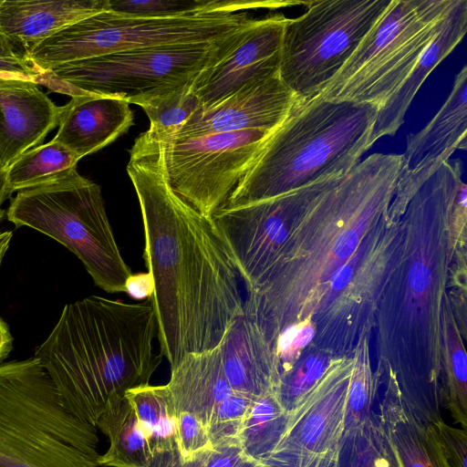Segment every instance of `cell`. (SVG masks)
Returning <instances> with one entry per match:
<instances>
[{"instance_id":"1","label":"cell","mask_w":467,"mask_h":467,"mask_svg":"<svg viewBox=\"0 0 467 467\" xmlns=\"http://www.w3.org/2000/svg\"><path fill=\"white\" fill-rule=\"evenodd\" d=\"M401 155L373 153L297 211L274 265L245 290L244 313L270 339L317 323L365 286L392 241Z\"/></svg>"},{"instance_id":"2","label":"cell","mask_w":467,"mask_h":467,"mask_svg":"<svg viewBox=\"0 0 467 467\" xmlns=\"http://www.w3.org/2000/svg\"><path fill=\"white\" fill-rule=\"evenodd\" d=\"M127 172L144 229V260L154 283L150 297L160 354L173 368L185 356L218 346L244 313L235 260L210 216L170 187L161 141L141 133Z\"/></svg>"},{"instance_id":"3","label":"cell","mask_w":467,"mask_h":467,"mask_svg":"<svg viewBox=\"0 0 467 467\" xmlns=\"http://www.w3.org/2000/svg\"><path fill=\"white\" fill-rule=\"evenodd\" d=\"M455 192L451 182L432 177L410 200L384 284L389 288L380 294L399 304L380 323V368L407 397L429 396L441 386L442 293L458 244L452 231Z\"/></svg>"},{"instance_id":"4","label":"cell","mask_w":467,"mask_h":467,"mask_svg":"<svg viewBox=\"0 0 467 467\" xmlns=\"http://www.w3.org/2000/svg\"><path fill=\"white\" fill-rule=\"evenodd\" d=\"M150 298L140 303L90 296L64 306L34 358L52 379L65 407L96 427L128 390L146 386L161 355Z\"/></svg>"},{"instance_id":"5","label":"cell","mask_w":467,"mask_h":467,"mask_svg":"<svg viewBox=\"0 0 467 467\" xmlns=\"http://www.w3.org/2000/svg\"><path fill=\"white\" fill-rule=\"evenodd\" d=\"M378 108L317 96L297 101L222 206L235 208L351 171L374 144Z\"/></svg>"},{"instance_id":"6","label":"cell","mask_w":467,"mask_h":467,"mask_svg":"<svg viewBox=\"0 0 467 467\" xmlns=\"http://www.w3.org/2000/svg\"><path fill=\"white\" fill-rule=\"evenodd\" d=\"M98 445L36 358L0 363V467H100Z\"/></svg>"},{"instance_id":"7","label":"cell","mask_w":467,"mask_h":467,"mask_svg":"<svg viewBox=\"0 0 467 467\" xmlns=\"http://www.w3.org/2000/svg\"><path fill=\"white\" fill-rule=\"evenodd\" d=\"M6 217L16 228L28 226L67 247L102 290L125 292L132 272L115 240L100 187L77 168L18 191Z\"/></svg>"},{"instance_id":"8","label":"cell","mask_w":467,"mask_h":467,"mask_svg":"<svg viewBox=\"0 0 467 467\" xmlns=\"http://www.w3.org/2000/svg\"><path fill=\"white\" fill-rule=\"evenodd\" d=\"M454 0H391L390 5L319 95L381 108L398 90Z\"/></svg>"},{"instance_id":"9","label":"cell","mask_w":467,"mask_h":467,"mask_svg":"<svg viewBox=\"0 0 467 467\" xmlns=\"http://www.w3.org/2000/svg\"><path fill=\"white\" fill-rule=\"evenodd\" d=\"M220 41L160 46L76 60L41 72L34 82L71 98L105 96L141 107L192 84Z\"/></svg>"},{"instance_id":"10","label":"cell","mask_w":467,"mask_h":467,"mask_svg":"<svg viewBox=\"0 0 467 467\" xmlns=\"http://www.w3.org/2000/svg\"><path fill=\"white\" fill-rule=\"evenodd\" d=\"M252 18L248 11H214L169 18L131 17L106 11L60 29L28 47L26 54L43 72L68 62L111 53L218 42Z\"/></svg>"},{"instance_id":"11","label":"cell","mask_w":467,"mask_h":467,"mask_svg":"<svg viewBox=\"0 0 467 467\" xmlns=\"http://www.w3.org/2000/svg\"><path fill=\"white\" fill-rule=\"evenodd\" d=\"M391 0L306 1L287 18L278 75L300 101L319 96L388 9Z\"/></svg>"},{"instance_id":"12","label":"cell","mask_w":467,"mask_h":467,"mask_svg":"<svg viewBox=\"0 0 467 467\" xmlns=\"http://www.w3.org/2000/svg\"><path fill=\"white\" fill-rule=\"evenodd\" d=\"M275 130L251 129L182 139L155 137L161 144L165 176L171 190L202 214L212 217Z\"/></svg>"},{"instance_id":"13","label":"cell","mask_w":467,"mask_h":467,"mask_svg":"<svg viewBox=\"0 0 467 467\" xmlns=\"http://www.w3.org/2000/svg\"><path fill=\"white\" fill-rule=\"evenodd\" d=\"M283 14L252 18L219 42L192 82L202 108H208L244 86L278 73L285 25Z\"/></svg>"},{"instance_id":"14","label":"cell","mask_w":467,"mask_h":467,"mask_svg":"<svg viewBox=\"0 0 467 467\" xmlns=\"http://www.w3.org/2000/svg\"><path fill=\"white\" fill-rule=\"evenodd\" d=\"M467 146V67L456 75L451 91L432 119L419 132L409 134L397 181L390 214L401 218L422 184L457 150Z\"/></svg>"},{"instance_id":"15","label":"cell","mask_w":467,"mask_h":467,"mask_svg":"<svg viewBox=\"0 0 467 467\" xmlns=\"http://www.w3.org/2000/svg\"><path fill=\"white\" fill-rule=\"evenodd\" d=\"M353 357L334 358L322 377L289 412L274 452L324 455L340 451Z\"/></svg>"},{"instance_id":"16","label":"cell","mask_w":467,"mask_h":467,"mask_svg":"<svg viewBox=\"0 0 467 467\" xmlns=\"http://www.w3.org/2000/svg\"><path fill=\"white\" fill-rule=\"evenodd\" d=\"M297 101L277 73L251 82L208 108H201L175 131L154 136L182 139L251 129L275 130Z\"/></svg>"},{"instance_id":"17","label":"cell","mask_w":467,"mask_h":467,"mask_svg":"<svg viewBox=\"0 0 467 467\" xmlns=\"http://www.w3.org/2000/svg\"><path fill=\"white\" fill-rule=\"evenodd\" d=\"M62 111L36 82L0 75V166L42 145Z\"/></svg>"},{"instance_id":"18","label":"cell","mask_w":467,"mask_h":467,"mask_svg":"<svg viewBox=\"0 0 467 467\" xmlns=\"http://www.w3.org/2000/svg\"><path fill=\"white\" fill-rule=\"evenodd\" d=\"M218 346L223 373L234 391L254 400L275 392L279 359L253 320L243 313Z\"/></svg>"},{"instance_id":"19","label":"cell","mask_w":467,"mask_h":467,"mask_svg":"<svg viewBox=\"0 0 467 467\" xmlns=\"http://www.w3.org/2000/svg\"><path fill=\"white\" fill-rule=\"evenodd\" d=\"M134 123L130 104L105 96H78L63 106L52 139L79 159L94 153L127 132Z\"/></svg>"},{"instance_id":"20","label":"cell","mask_w":467,"mask_h":467,"mask_svg":"<svg viewBox=\"0 0 467 467\" xmlns=\"http://www.w3.org/2000/svg\"><path fill=\"white\" fill-rule=\"evenodd\" d=\"M467 30V1L454 0L438 31L394 95L378 109L372 140L393 136L404 122L409 107L432 70L462 41Z\"/></svg>"},{"instance_id":"21","label":"cell","mask_w":467,"mask_h":467,"mask_svg":"<svg viewBox=\"0 0 467 467\" xmlns=\"http://www.w3.org/2000/svg\"><path fill=\"white\" fill-rule=\"evenodd\" d=\"M177 414L196 416L209 429L219 409L234 391L223 370L219 346L185 356L173 368L166 384Z\"/></svg>"},{"instance_id":"22","label":"cell","mask_w":467,"mask_h":467,"mask_svg":"<svg viewBox=\"0 0 467 467\" xmlns=\"http://www.w3.org/2000/svg\"><path fill=\"white\" fill-rule=\"evenodd\" d=\"M106 11L109 0H3L0 27L11 42L26 51L60 29Z\"/></svg>"},{"instance_id":"23","label":"cell","mask_w":467,"mask_h":467,"mask_svg":"<svg viewBox=\"0 0 467 467\" xmlns=\"http://www.w3.org/2000/svg\"><path fill=\"white\" fill-rule=\"evenodd\" d=\"M379 415L402 467H450L434 425L418 420L389 388Z\"/></svg>"},{"instance_id":"24","label":"cell","mask_w":467,"mask_h":467,"mask_svg":"<svg viewBox=\"0 0 467 467\" xmlns=\"http://www.w3.org/2000/svg\"><path fill=\"white\" fill-rule=\"evenodd\" d=\"M108 439L109 447L99 454L100 467H148L153 455L146 435L130 402L124 400L106 410L96 425Z\"/></svg>"},{"instance_id":"25","label":"cell","mask_w":467,"mask_h":467,"mask_svg":"<svg viewBox=\"0 0 467 467\" xmlns=\"http://www.w3.org/2000/svg\"><path fill=\"white\" fill-rule=\"evenodd\" d=\"M125 399L134 409L153 458L177 451V412L166 385L130 389Z\"/></svg>"},{"instance_id":"26","label":"cell","mask_w":467,"mask_h":467,"mask_svg":"<svg viewBox=\"0 0 467 467\" xmlns=\"http://www.w3.org/2000/svg\"><path fill=\"white\" fill-rule=\"evenodd\" d=\"M445 302L441 317L445 347L442 350V407L449 410L455 423L466 430V355L447 298Z\"/></svg>"},{"instance_id":"27","label":"cell","mask_w":467,"mask_h":467,"mask_svg":"<svg viewBox=\"0 0 467 467\" xmlns=\"http://www.w3.org/2000/svg\"><path fill=\"white\" fill-rule=\"evenodd\" d=\"M289 413L275 392L254 401L244 420L239 446L244 455L263 462L280 442L286 429Z\"/></svg>"},{"instance_id":"28","label":"cell","mask_w":467,"mask_h":467,"mask_svg":"<svg viewBox=\"0 0 467 467\" xmlns=\"http://www.w3.org/2000/svg\"><path fill=\"white\" fill-rule=\"evenodd\" d=\"M80 159L51 140L20 155L7 169L9 192H18L59 177L77 168Z\"/></svg>"},{"instance_id":"29","label":"cell","mask_w":467,"mask_h":467,"mask_svg":"<svg viewBox=\"0 0 467 467\" xmlns=\"http://www.w3.org/2000/svg\"><path fill=\"white\" fill-rule=\"evenodd\" d=\"M275 1L241 0H109V11L131 17L169 18L214 11L241 12L276 8Z\"/></svg>"},{"instance_id":"30","label":"cell","mask_w":467,"mask_h":467,"mask_svg":"<svg viewBox=\"0 0 467 467\" xmlns=\"http://www.w3.org/2000/svg\"><path fill=\"white\" fill-rule=\"evenodd\" d=\"M339 467H402L379 414L343 436Z\"/></svg>"},{"instance_id":"31","label":"cell","mask_w":467,"mask_h":467,"mask_svg":"<svg viewBox=\"0 0 467 467\" xmlns=\"http://www.w3.org/2000/svg\"><path fill=\"white\" fill-rule=\"evenodd\" d=\"M352 357L353 369L348 392L344 435L362 425L374 412L372 405L379 386V378L373 376L370 365L368 333L359 337Z\"/></svg>"},{"instance_id":"32","label":"cell","mask_w":467,"mask_h":467,"mask_svg":"<svg viewBox=\"0 0 467 467\" xmlns=\"http://www.w3.org/2000/svg\"><path fill=\"white\" fill-rule=\"evenodd\" d=\"M150 119L147 130L156 136L168 135L187 121L202 104L192 83L159 97L140 107Z\"/></svg>"},{"instance_id":"33","label":"cell","mask_w":467,"mask_h":467,"mask_svg":"<svg viewBox=\"0 0 467 467\" xmlns=\"http://www.w3.org/2000/svg\"><path fill=\"white\" fill-rule=\"evenodd\" d=\"M308 350L280 376L275 395L289 413L325 373L331 361L337 358L322 350Z\"/></svg>"},{"instance_id":"34","label":"cell","mask_w":467,"mask_h":467,"mask_svg":"<svg viewBox=\"0 0 467 467\" xmlns=\"http://www.w3.org/2000/svg\"><path fill=\"white\" fill-rule=\"evenodd\" d=\"M176 444L181 462L213 448L207 427L196 416L185 411L177 414Z\"/></svg>"},{"instance_id":"35","label":"cell","mask_w":467,"mask_h":467,"mask_svg":"<svg viewBox=\"0 0 467 467\" xmlns=\"http://www.w3.org/2000/svg\"><path fill=\"white\" fill-rule=\"evenodd\" d=\"M433 425L450 467H467L466 430L452 427L443 420Z\"/></svg>"},{"instance_id":"36","label":"cell","mask_w":467,"mask_h":467,"mask_svg":"<svg viewBox=\"0 0 467 467\" xmlns=\"http://www.w3.org/2000/svg\"><path fill=\"white\" fill-rule=\"evenodd\" d=\"M244 456L239 446H215L188 462L178 459L172 467H235Z\"/></svg>"},{"instance_id":"37","label":"cell","mask_w":467,"mask_h":467,"mask_svg":"<svg viewBox=\"0 0 467 467\" xmlns=\"http://www.w3.org/2000/svg\"><path fill=\"white\" fill-rule=\"evenodd\" d=\"M339 451L324 455L273 452L261 462L264 467H339Z\"/></svg>"},{"instance_id":"38","label":"cell","mask_w":467,"mask_h":467,"mask_svg":"<svg viewBox=\"0 0 467 467\" xmlns=\"http://www.w3.org/2000/svg\"><path fill=\"white\" fill-rule=\"evenodd\" d=\"M40 73L26 53L16 57H0V75L34 81Z\"/></svg>"},{"instance_id":"39","label":"cell","mask_w":467,"mask_h":467,"mask_svg":"<svg viewBox=\"0 0 467 467\" xmlns=\"http://www.w3.org/2000/svg\"><path fill=\"white\" fill-rule=\"evenodd\" d=\"M154 283L151 275L147 273L131 274L125 284V293L137 300H146L152 296Z\"/></svg>"},{"instance_id":"40","label":"cell","mask_w":467,"mask_h":467,"mask_svg":"<svg viewBox=\"0 0 467 467\" xmlns=\"http://www.w3.org/2000/svg\"><path fill=\"white\" fill-rule=\"evenodd\" d=\"M13 347V337L5 322L0 317V363L5 360Z\"/></svg>"},{"instance_id":"41","label":"cell","mask_w":467,"mask_h":467,"mask_svg":"<svg viewBox=\"0 0 467 467\" xmlns=\"http://www.w3.org/2000/svg\"><path fill=\"white\" fill-rule=\"evenodd\" d=\"M11 196L7 183L6 169L0 166V222L5 217V211L3 209V203Z\"/></svg>"},{"instance_id":"42","label":"cell","mask_w":467,"mask_h":467,"mask_svg":"<svg viewBox=\"0 0 467 467\" xmlns=\"http://www.w3.org/2000/svg\"><path fill=\"white\" fill-rule=\"evenodd\" d=\"M15 46L16 45L5 36L0 27V57H16L25 54L18 52Z\"/></svg>"},{"instance_id":"43","label":"cell","mask_w":467,"mask_h":467,"mask_svg":"<svg viewBox=\"0 0 467 467\" xmlns=\"http://www.w3.org/2000/svg\"><path fill=\"white\" fill-rule=\"evenodd\" d=\"M178 459H180L179 452L175 451L165 456L153 458L148 467H172Z\"/></svg>"},{"instance_id":"44","label":"cell","mask_w":467,"mask_h":467,"mask_svg":"<svg viewBox=\"0 0 467 467\" xmlns=\"http://www.w3.org/2000/svg\"><path fill=\"white\" fill-rule=\"evenodd\" d=\"M13 233L12 232H0V267L3 262V259L9 248L10 242L12 239Z\"/></svg>"},{"instance_id":"45","label":"cell","mask_w":467,"mask_h":467,"mask_svg":"<svg viewBox=\"0 0 467 467\" xmlns=\"http://www.w3.org/2000/svg\"><path fill=\"white\" fill-rule=\"evenodd\" d=\"M235 467H264V464L260 461L249 458L245 455Z\"/></svg>"}]
</instances>
